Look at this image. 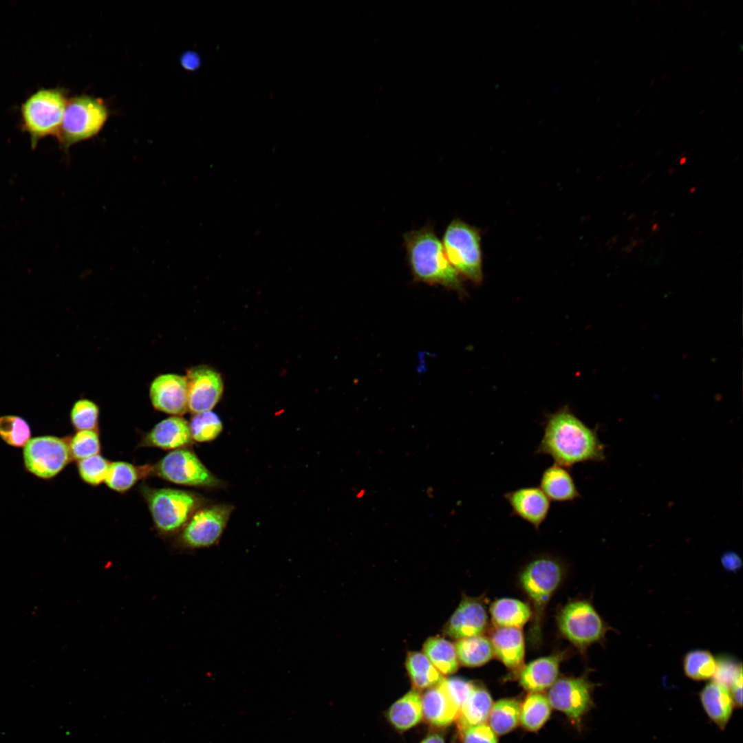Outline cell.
<instances>
[{
  "mask_svg": "<svg viewBox=\"0 0 743 743\" xmlns=\"http://www.w3.org/2000/svg\"><path fill=\"white\" fill-rule=\"evenodd\" d=\"M387 716L391 724L400 731L418 724L422 718V697L416 689L411 690L389 707Z\"/></svg>",
  "mask_w": 743,
  "mask_h": 743,
  "instance_id": "obj_23",
  "label": "cell"
},
{
  "mask_svg": "<svg viewBox=\"0 0 743 743\" xmlns=\"http://www.w3.org/2000/svg\"><path fill=\"white\" fill-rule=\"evenodd\" d=\"M30 428L21 417L5 416L0 417V437L9 445L21 447L30 440Z\"/></svg>",
  "mask_w": 743,
  "mask_h": 743,
  "instance_id": "obj_34",
  "label": "cell"
},
{
  "mask_svg": "<svg viewBox=\"0 0 743 743\" xmlns=\"http://www.w3.org/2000/svg\"><path fill=\"white\" fill-rule=\"evenodd\" d=\"M539 487L550 501L556 502H572L581 497L569 469L556 463L543 471Z\"/></svg>",
  "mask_w": 743,
  "mask_h": 743,
  "instance_id": "obj_21",
  "label": "cell"
},
{
  "mask_svg": "<svg viewBox=\"0 0 743 743\" xmlns=\"http://www.w3.org/2000/svg\"><path fill=\"white\" fill-rule=\"evenodd\" d=\"M493 652L510 669H519L525 656L524 634L519 628L497 627L490 639Z\"/></svg>",
  "mask_w": 743,
  "mask_h": 743,
  "instance_id": "obj_19",
  "label": "cell"
},
{
  "mask_svg": "<svg viewBox=\"0 0 743 743\" xmlns=\"http://www.w3.org/2000/svg\"><path fill=\"white\" fill-rule=\"evenodd\" d=\"M521 705L515 699H502L493 704L488 726L496 735L513 731L519 722Z\"/></svg>",
  "mask_w": 743,
  "mask_h": 743,
  "instance_id": "obj_30",
  "label": "cell"
},
{
  "mask_svg": "<svg viewBox=\"0 0 743 743\" xmlns=\"http://www.w3.org/2000/svg\"><path fill=\"white\" fill-rule=\"evenodd\" d=\"M561 634L583 650L604 638L607 627L592 604L586 600L572 601L557 616Z\"/></svg>",
  "mask_w": 743,
  "mask_h": 743,
  "instance_id": "obj_9",
  "label": "cell"
},
{
  "mask_svg": "<svg viewBox=\"0 0 743 743\" xmlns=\"http://www.w3.org/2000/svg\"><path fill=\"white\" fill-rule=\"evenodd\" d=\"M685 159H686L685 158H683V159H681V162H680V163H681V164H683V163L685 162Z\"/></svg>",
  "mask_w": 743,
  "mask_h": 743,
  "instance_id": "obj_44",
  "label": "cell"
},
{
  "mask_svg": "<svg viewBox=\"0 0 743 743\" xmlns=\"http://www.w3.org/2000/svg\"><path fill=\"white\" fill-rule=\"evenodd\" d=\"M535 454L550 456L554 463L570 469L579 463L601 462L605 446L595 430L564 407L546 418L543 435Z\"/></svg>",
  "mask_w": 743,
  "mask_h": 743,
  "instance_id": "obj_1",
  "label": "cell"
},
{
  "mask_svg": "<svg viewBox=\"0 0 743 743\" xmlns=\"http://www.w3.org/2000/svg\"><path fill=\"white\" fill-rule=\"evenodd\" d=\"M108 110L99 98L78 96L67 100L56 136L64 149L95 136L103 127Z\"/></svg>",
  "mask_w": 743,
  "mask_h": 743,
  "instance_id": "obj_7",
  "label": "cell"
},
{
  "mask_svg": "<svg viewBox=\"0 0 743 743\" xmlns=\"http://www.w3.org/2000/svg\"><path fill=\"white\" fill-rule=\"evenodd\" d=\"M493 700L488 691L475 687L457 715V726L462 733L469 727L484 724L488 718Z\"/></svg>",
  "mask_w": 743,
  "mask_h": 743,
  "instance_id": "obj_24",
  "label": "cell"
},
{
  "mask_svg": "<svg viewBox=\"0 0 743 743\" xmlns=\"http://www.w3.org/2000/svg\"><path fill=\"white\" fill-rule=\"evenodd\" d=\"M716 660L717 667L713 680L729 689L740 677H742V665L726 656H720Z\"/></svg>",
  "mask_w": 743,
  "mask_h": 743,
  "instance_id": "obj_38",
  "label": "cell"
},
{
  "mask_svg": "<svg viewBox=\"0 0 743 743\" xmlns=\"http://www.w3.org/2000/svg\"><path fill=\"white\" fill-rule=\"evenodd\" d=\"M231 512L232 507L228 505L201 506L178 533V545L191 550L215 545L219 540Z\"/></svg>",
  "mask_w": 743,
  "mask_h": 743,
  "instance_id": "obj_10",
  "label": "cell"
},
{
  "mask_svg": "<svg viewBox=\"0 0 743 743\" xmlns=\"http://www.w3.org/2000/svg\"><path fill=\"white\" fill-rule=\"evenodd\" d=\"M189 424L193 440L198 442L215 440L223 429L219 417L211 411L195 413Z\"/></svg>",
  "mask_w": 743,
  "mask_h": 743,
  "instance_id": "obj_33",
  "label": "cell"
},
{
  "mask_svg": "<svg viewBox=\"0 0 743 743\" xmlns=\"http://www.w3.org/2000/svg\"><path fill=\"white\" fill-rule=\"evenodd\" d=\"M200 60L196 54H188L182 60L183 65L189 69H194L199 65Z\"/></svg>",
  "mask_w": 743,
  "mask_h": 743,
  "instance_id": "obj_42",
  "label": "cell"
},
{
  "mask_svg": "<svg viewBox=\"0 0 743 743\" xmlns=\"http://www.w3.org/2000/svg\"><path fill=\"white\" fill-rule=\"evenodd\" d=\"M442 244L448 261L460 276L477 284L482 281L481 239L476 228L454 219L446 228Z\"/></svg>",
  "mask_w": 743,
  "mask_h": 743,
  "instance_id": "obj_5",
  "label": "cell"
},
{
  "mask_svg": "<svg viewBox=\"0 0 743 743\" xmlns=\"http://www.w3.org/2000/svg\"><path fill=\"white\" fill-rule=\"evenodd\" d=\"M191 487H215L220 481L187 448L171 451L155 464H149V476Z\"/></svg>",
  "mask_w": 743,
  "mask_h": 743,
  "instance_id": "obj_8",
  "label": "cell"
},
{
  "mask_svg": "<svg viewBox=\"0 0 743 743\" xmlns=\"http://www.w3.org/2000/svg\"><path fill=\"white\" fill-rule=\"evenodd\" d=\"M110 462L100 454L78 461L79 475L86 484L96 486L105 482Z\"/></svg>",
  "mask_w": 743,
  "mask_h": 743,
  "instance_id": "obj_37",
  "label": "cell"
},
{
  "mask_svg": "<svg viewBox=\"0 0 743 743\" xmlns=\"http://www.w3.org/2000/svg\"><path fill=\"white\" fill-rule=\"evenodd\" d=\"M406 668L415 689H429L444 679L424 653L410 652L406 659Z\"/></svg>",
  "mask_w": 743,
  "mask_h": 743,
  "instance_id": "obj_28",
  "label": "cell"
},
{
  "mask_svg": "<svg viewBox=\"0 0 743 743\" xmlns=\"http://www.w3.org/2000/svg\"><path fill=\"white\" fill-rule=\"evenodd\" d=\"M723 566L729 570H736L741 566V560L733 552L726 553L722 558Z\"/></svg>",
  "mask_w": 743,
  "mask_h": 743,
  "instance_id": "obj_41",
  "label": "cell"
},
{
  "mask_svg": "<svg viewBox=\"0 0 743 743\" xmlns=\"http://www.w3.org/2000/svg\"><path fill=\"white\" fill-rule=\"evenodd\" d=\"M403 244L414 281L464 292L460 275L448 261L432 224L406 232Z\"/></svg>",
  "mask_w": 743,
  "mask_h": 743,
  "instance_id": "obj_2",
  "label": "cell"
},
{
  "mask_svg": "<svg viewBox=\"0 0 743 743\" xmlns=\"http://www.w3.org/2000/svg\"><path fill=\"white\" fill-rule=\"evenodd\" d=\"M488 616L483 603L464 596L446 623L443 632L454 639L481 635L486 628Z\"/></svg>",
  "mask_w": 743,
  "mask_h": 743,
  "instance_id": "obj_15",
  "label": "cell"
},
{
  "mask_svg": "<svg viewBox=\"0 0 743 743\" xmlns=\"http://www.w3.org/2000/svg\"><path fill=\"white\" fill-rule=\"evenodd\" d=\"M140 492L146 502L154 526L164 535L178 534L203 504L197 494L172 488H152L144 484Z\"/></svg>",
  "mask_w": 743,
  "mask_h": 743,
  "instance_id": "obj_3",
  "label": "cell"
},
{
  "mask_svg": "<svg viewBox=\"0 0 743 743\" xmlns=\"http://www.w3.org/2000/svg\"><path fill=\"white\" fill-rule=\"evenodd\" d=\"M192 441L189 422L181 416H171L144 433L138 446L173 451L187 448Z\"/></svg>",
  "mask_w": 743,
  "mask_h": 743,
  "instance_id": "obj_17",
  "label": "cell"
},
{
  "mask_svg": "<svg viewBox=\"0 0 743 743\" xmlns=\"http://www.w3.org/2000/svg\"><path fill=\"white\" fill-rule=\"evenodd\" d=\"M561 654H554L534 660L524 666L519 674V683L530 693H539L550 687L557 680Z\"/></svg>",
  "mask_w": 743,
  "mask_h": 743,
  "instance_id": "obj_18",
  "label": "cell"
},
{
  "mask_svg": "<svg viewBox=\"0 0 743 743\" xmlns=\"http://www.w3.org/2000/svg\"><path fill=\"white\" fill-rule=\"evenodd\" d=\"M423 653L442 674H451L458 669L455 645L444 638H429L423 645Z\"/></svg>",
  "mask_w": 743,
  "mask_h": 743,
  "instance_id": "obj_29",
  "label": "cell"
},
{
  "mask_svg": "<svg viewBox=\"0 0 743 743\" xmlns=\"http://www.w3.org/2000/svg\"><path fill=\"white\" fill-rule=\"evenodd\" d=\"M147 477H149V464L138 466L127 462L116 461L110 462L104 482L110 489L124 493Z\"/></svg>",
  "mask_w": 743,
  "mask_h": 743,
  "instance_id": "obj_26",
  "label": "cell"
},
{
  "mask_svg": "<svg viewBox=\"0 0 743 743\" xmlns=\"http://www.w3.org/2000/svg\"><path fill=\"white\" fill-rule=\"evenodd\" d=\"M455 647L459 663L466 667L482 666L494 654L491 640L482 634L459 639Z\"/></svg>",
  "mask_w": 743,
  "mask_h": 743,
  "instance_id": "obj_27",
  "label": "cell"
},
{
  "mask_svg": "<svg viewBox=\"0 0 743 743\" xmlns=\"http://www.w3.org/2000/svg\"><path fill=\"white\" fill-rule=\"evenodd\" d=\"M682 665L685 674L688 678L693 680H706L713 678L717 660L710 652L696 649L689 652L684 656Z\"/></svg>",
  "mask_w": 743,
  "mask_h": 743,
  "instance_id": "obj_32",
  "label": "cell"
},
{
  "mask_svg": "<svg viewBox=\"0 0 743 743\" xmlns=\"http://www.w3.org/2000/svg\"><path fill=\"white\" fill-rule=\"evenodd\" d=\"M462 733V743H498L496 734L486 723L469 727Z\"/></svg>",
  "mask_w": 743,
  "mask_h": 743,
  "instance_id": "obj_40",
  "label": "cell"
},
{
  "mask_svg": "<svg viewBox=\"0 0 743 743\" xmlns=\"http://www.w3.org/2000/svg\"><path fill=\"white\" fill-rule=\"evenodd\" d=\"M492 621L497 627L521 628L530 618L529 605L518 599L502 598L493 602L490 608Z\"/></svg>",
  "mask_w": 743,
  "mask_h": 743,
  "instance_id": "obj_25",
  "label": "cell"
},
{
  "mask_svg": "<svg viewBox=\"0 0 743 743\" xmlns=\"http://www.w3.org/2000/svg\"><path fill=\"white\" fill-rule=\"evenodd\" d=\"M420 743H445L443 737L438 733H432L427 735Z\"/></svg>",
  "mask_w": 743,
  "mask_h": 743,
  "instance_id": "obj_43",
  "label": "cell"
},
{
  "mask_svg": "<svg viewBox=\"0 0 743 743\" xmlns=\"http://www.w3.org/2000/svg\"><path fill=\"white\" fill-rule=\"evenodd\" d=\"M422 716L431 725H450L457 717L459 709L442 683L428 689L422 697Z\"/></svg>",
  "mask_w": 743,
  "mask_h": 743,
  "instance_id": "obj_20",
  "label": "cell"
},
{
  "mask_svg": "<svg viewBox=\"0 0 743 743\" xmlns=\"http://www.w3.org/2000/svg\"><path fill=\"white\" fill-rule=\"evenodd\" d=\"M592 688L583 676L563 678L550 687L547 698L551 707L577 721L592 705Z\"/></svg>",
  "mask_w": 743,
  "mask_h": 743,
  "instance_id": "obj_12",
  "label": "cell"
},
{
  "mask_svg": "<svg viewBox=\"0 0 743 743\" xmlns=\"http://www.w3.org/2000/svg\"><path fill=\"white\" fill-rule=\"evenodd\" d=\"M441 683L459 711L475 687L473 682L459 677L444 678Z\"/></svg>",
  "mask_w": 743,
  "mask_h": 743,
  "instance_id": "obj_39",
  "label": "cell"
},
{
  "mask_svg": "<svg viewBox=\"0 0 743 743\" xmlns=\"http://www.w3.org/2000/svg\"><path fill=\"white\" fill-rule=\"evenodd\" d=\"M70 418L72 425L78 431H98L99 408L90 400H78L72 408Z\"/></svg>",
  "mask_w": 743,
  "mask_h": 743,
  "instance_id": "obj_36",
  "label": "cell"
},
{
  "mask_svg": "<svg viewBox=\"0 0 743 743\" xmlns=\"http://www.w3.org/2000/svg\"><path fill=\"white\" fill-rule=\"evenodd\" d=\"M150 399L153 407L173 416H181L188 410L186 377L177 374H163L152 382Z\"/></svg>",
  "mask_w": 743,
  "mask_h": 743,
  "instance_id": "obj_14",
  "label": "cell"
},
{
  "mask_svg": "<svg viewBox=\"0 0 743 743\" xmlns=\"http://www.w3.org/2000/svg\"><path fill=\"white\" fill-rule=\"evenodd\" d=\"M563 574L561 563L548 557L531 561L521 574V585L530 599L534 610L530 632L532 643L539 641L544 610L550 597L560 585Z\"/></svg>",
  "mask_w": 743,
  "mask_h": 743,
  "instance_id": "obj_6",
  "label": "cell"
},
{
  "mask_svg": "<svg viewBox=\"0 0 743 743\" xmlns=\"http://www.w3.org/2000/svg\"><path fill=\"white\" fill-rule=\"evenodd\" d=\"M23 457L27 469L44 479L56 476L72 459L68 441L51 435L30 440L25 445Z\"/></svg>",
  "mask_w": 743,
  "mask_h": 743,
  "instance_id": "obj_11",
  "label": "cell"
},
{
  "mask_svg": "<svg viewBox=\"0 0 743 743\" xmlns=\"http://www.w3.org/2000/svg\"><path fill=\"white\" fill-rule=\"evenodd\" d=\"M188 410L192 413L211 411L223 392L219 373L206 366H197L187 371Z\"/></svg>",
  "mask_w": 743,
  "mask_h": 743,
  "instance_id": "obj_13",
  "label": "cell"
},
{
  "mask_svg": "<svg viewBox=\"0 0 743 743\" xmlns=\"http://www.w3.org/2000/svg\"><path fill=\"white\" fill-rule=\"evenodd\" d=\"M550 713L548 698L539 693H531L521 707L519 722L526 729L536 731L548 720Z\"/></svg>",
  "mask_w": 743,
  "mask_h": 743,
  "instance_id": "obj_31",
  "label": "cell"
},
{
  "mask_svg": "<svg viewBox=\"0 0 743 743\" xmlns=\"http://www.w3.org/2000/svg\"><path fill=\"white\" fill-rule=\"evenodd\" d=\"M699 696L708 717L720 729H724L729 722L735 707L729 689L715 680H712L704 687Z\"/></svg>",
  "mask_w": 743,
  "mask_h": 743,
  "instance_id": "obj_22",
  "label": "cell"
},
{
  "mask_svg": "<svg viewBox=\"0 0 743 743\" xmlns=\"http://www.w3.org/2000/svg\"><path fill=\"white\" fill-rule=\"evenodd\" d=\"M67 99L59 88H42L32 93L20 109V127L28 134L32 149L43 138L56 137Z\"/></svg>",
  "mask_w": 743,
  "mask_h": 743,
  "instance_id": "obj_4",
  "label": "cell"
},
{
  "mask_svg": "<svg viewBox=\"0 0 743 743\" xmlns=\"http://www.w3.org/2000/svg\"><path fill=\"white\" fill-rule=\"evenodd\" d=\"M504 497L510 506L513 516H517L539 530L548 517L550 500L539 487L524 486L508 491Z\"/></svg>",
  "mask_w": 743,
  "mask_h": 743,
  "instance_id": "obj_16",
  "label": "cell"
},
{
  "mask_svg": "<svg viewBox=\"0 0 743 743\" xmlns=\"http://www.w3.org/2000/svg\"><path fill=\"white\" fill-rule=\"evenodd\" d=\"M72 458L80 460L100 454L101 443L98 431H78L68 441Z\"/></svg>",
  "mask_w": 743,
  "mask_h": 743,
  "instance_id": "obj_35",
  "label": "cell"
}]
</instances>
